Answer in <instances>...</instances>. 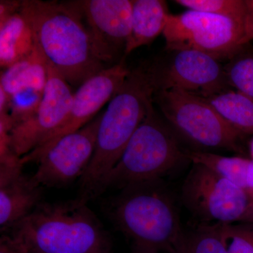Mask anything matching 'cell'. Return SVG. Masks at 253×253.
<instances>
[{
    "instance_id": "obj_15",
    "label": "cell",
    "mask_w": 253,
    "mask_h": 253,
    "mask_svg": "<svg viewBox=\"0 0 253 253\" xmlns=\"http://www.w3.org/2000/svg\"><path fill=\"white\" fill-rule=\"evenodd\" d=\"M167 2L163 0H134L131 34L124 59L134 50L149 45L164 31L168 16Z\"/></svg>"
},
{
    "instance_id": "obj_6",
    "label": "cell",
    "mask_w": 253,
    "mask_h": 253,
    "mask_svg": "<svg viewBox=\"0 0 253 253\" xmlns=\"http://www.w3.org/2000/svg\"><path fill=\"white\" fill-rule=\"evenodd\" d=\"M154 102L177 136L194 146L241 152L245 136L228 124L204 98L169 89L156 91Z\"/></svg>"
},
{
    "instance_id": "obj_23",
    "label": "cell",
    "mask_w": 253,
    "mask_h": 253,
    "mask_svg": "<svg viewBox=\"0 0 253 253\" xmlns=\"http://www.w3.org/2000/svg\"><path fill=\"white\" fill-rule=\"evenodd\" d=\"M216 224L228 253H253V224Z\"/></svg>"
},
{
    "instance_id": "obj_29",
    "label": "cell",
    "mask_w": 253,
    "mask_h": 253,
    "mask_svg": "<svg viewBox=\"0 0 253 253\" xmlns=\"http://www.w3.org/2000/svg\"><path fill=\"white\" fill-rule=\"evenodd\" d=\"M243 222L249 223V224H253V208L250 211L248 215L245 218L244 221Z\"/></svg>"
},
{
    "instance_id": "obj_10",
    "label": "cell",
    "mask_w": 253,
    "mask_h": 253,
    "mask_svg": "<svg viewBox=\"0 0 253 253\" xmlns=\"http://www.w3.org/2000/svg\"><path fill=\"white\" fill-rule=\"evenodd\" d=\"M133 1H70L81 14L95 54L109 67L125 60V50L131 34Z\"/></svg>"
},
{
    "instance_id": "obj_2",
    "label": "cell",
    "mask_w": 253,
    "mask_h": 253,
    "mask_svg": "<svg viewBox=\"0 0 253 253\" xmlns=\"http://www.w3.org/2000/svg\"><path fill=\"white\" fill-rule=\"evenodd\" d=\"M22 253H110L109 234L87 203H41L4 230Z\"/></svg>"
},
{
    "instance_id": "obj_24",
    "label": "cell",
    "mask_w": 253,
    "mask_h": 253,
    "mask_svg": "<svg viewBox=\"0 0 253 253\" xmlns=\"http://www.w3.org/2000/svg\"><path fill=\"white\" fill-rule=\"evenodd\" d=\"M43 95L44 91L28 89L10 96L9 116L13 127L26 122L36 114Z\"/></svg>"
},
{
    "instance_id": "obj_21",
    "label": "cell",
    "mask_w": 253,
    "mask_h": 253,
    "mask_svg": "<svg viewBox=\"0 0 253 253\" xmlns=\"http://www.w3.org/2000/svg\"><path fill=\"white\" fill-rule=\"evenodd\" d=\"M174 1L189 10L230 18L245 30L247 16L246 0H175Z\"/></svg>"
},
{
    "instance_id": "obj_12",
    "label": "cell",
    "mask_w": 253,
    "mask_h": 253,
    "mask_svg": "<svg viewBox=\"0 0 253 253\" xmlns=\"http://www.w3.org/2000/svg\"><path fill=\"white\" fill-rule=\"evenodd\" d=\"M103 113L78 131L63 136L40 159L30 178L38 187H61L81 179L96 146Z\"/></svg>"
},
{
    "instance_id": "obj_8",
    "label": "cell",
    "mask_w": 253,
    "mask_h": 253,
    "mask_svg": "<svg viewBox=\"0 0 253 253\" xmlns=\"http://www.w3.org/2000/svg\"><path fill=\"white\" fill-rule=\"evenodd\" d=\"M183 204L200 220L244 221L252 203L245 190L202 165L193 163L181 189Z\"/></svg>"
},
{
    "instance_id": "obj_19",
    "label": "cell",
    "mask_w": 253,
    "mask_h": 253,
    "mask_svg": "<svg viewBox=\"0 0 253 253\" xmlns=\"http://www.w3.org/2000/svg\"><path fill=\"white\" fill-rule=\"evenodd\" d=\"M188 161L208 168L247 192L253 161L242 157H227L204 151H186Z\"/></svg>"
},
{
    "instance_id": "obj_5",
    "label": "cell",
    "mask_w": 253,
    "mask_h": 253,
    "mask_svg": "<svg viewBox=\"0 0 253 253\" xmlns=\"http://www.w3.org/2000/svg\"><path fill=\"white\" fill-rule=\"evenodd\" d=\"M186 151L181 149L177 134L153 105L108 176L104 191L161 180L183 161H188Z\"/></svg>"
},
{
    "instance_id": "obj_1",
    "label": "cell",
    "mask_w": 253,
    "mask_h": 253,
    "mask_svg": "<svg viewBox=\"0 0 253 253\" xmlns=\"http://www.w3.org/2000/svg\"><path fill=\"white\" fill-rule=\"evenodd\" d=\"M156 92L149 61L130 70L103 113L94 154L80 179L78 199L87 203L104 192L105 181L153 106Z\"/></svg>"
},
{
    "instance_id": "obj_22",
    "label": "cell",
    "mask_w": 253,
    "mask_h": 253,
    "mask_svg": "<svg viewBox=\"0 0 253 253\" xmlns=\"http://www.w3.org/2000/svg\"><path fill=\"white\" fill-rule=\"evenodd\" d=\"M224 71L230 87L253 99V50L246 46L229 60Z\"/></svg>"
},
{
    "instance_id": "obj_31",
    "label": "cell",
    "mask_w": 253,
    "mask_h": 253,
    "mask_svg": "<svg viewBox=\"0 0 253 253\" xmlns=\"http://www.w3.org/2000/svg\"></svg>"
},
{
    "instance_id": "obj_26",
    "label": "cell",
    "mask_w": 253,
    "mask_h": 253,
    "mask_svg": "<svg viewBox=\"0 0 253 253\" xmlns=\"http://www.w3.org/2000/svg\"><path fill=\"white\" fill-rule=\"evenodd\" d=\"M247 16L245 25V38L246 42L253 41V0H246Z\"/></svg>"
},
{
    "instance_id": "obj_4",
    "label": "cell",
    "mask_w": 253,
    "mask_h": 253,
    "mask_svg": "<svg viewBox=\"0 0 253 253\" xmlns=\"http://www.w3.org/2000/svg\"><path fill=\"white\" fill-rule=\"evenodd\" d=\"M109 214L134 253H169L184 230L162 179L123 188L111 202Z\"/></svg>"
},
{
    "instance_id": "obj_3",
    "label": "cell",
    "mask_w": 253,
    "mask_h": 253,
    "mask_svg": "<svg viewBox=\"0 0 253 253\" xmlns=\"http://www.w3.org/2000/svg\"><path fill=\"white\" fill-rule=\"evenodd\" d=\"M20 13L36 48L68 84L81 86L109 68L95 54L80 13L68 2L23 0Z\"/></svg>"
},
{
    "instance_id": "obj_28",
    "label": "cell",
    "mask_w": 253,
    "mask_h": 253,
    "mask_svg": "<svg viewBox=\"0 0 253 253\" xmlns=\"http://www.w3.org/2000/svg\"><path fill=\"white\" fill-rule=\"evenodd\" d=\"M247 193L248 194H249L250 199H251V203H252V208H251V210H252L253 208V166L252 170H251V177H250L249 185V188H248Z\"/></svg>"
},
{
    "instance_id": "obj_27",
    "label": "cell",
    "mask_w": 253,
    "mask_h": 253,
    "mask_svg": "<svg viewBox=\"0 0 253 253\" xmlns=\"http://www.w3.org/2000/svg\"><path fill=\"white\" fill-rule=\"evenodd\" d=\"M0 253H22L18 251L14 244L5 235H2L0 241Z\"/></svg>"
},
{
    "instance_id": "obj_17",
    "label": "cell",
    "mask_w": 253,
    "mask_h": 253,
    "mask_svg": "<svg viewBox=\"0 0 253 253\" xmlns=\"http://www.w3.org/2000/svg\"><path fill=\"white\" fill-rule=\"evenodd\" d=\"M46 63L36 48L28 59L1 72L0 86L9 96L28 89L44 91L47 81Z\"/></svg>"
},
{
    "instance_id": "obj_30",
    "label": "cell",
    "mask_w": 253,
    "mask_h": 253,
    "mask_svg": "<svg viewBox=\"0 0 253 253\" xmlns=\"http://www.w3.org/2000/svg\"><path fill=\"white\" fill-rule=\"evenodd\" d=\"M250 153L251 155V160L253 161V138L250 143Z\"/></svg>"
},
{
    "instance_id": "obj_9",
    "label": "cell",
    "mask_w": 253,
    "mask_h": 253,
    "mask_svg": "<svg viewBox=\"0 0 253 253\" xmlns=\"http://www.w3.org/2000/svg\"><path fill=\"white\" fill-rule=\"evenodd\" d=\"M168 52L149 61L156 91L178 89L208 98L231 89L224 66L212 56L194 50Z\"/></svg>"
},
{
    "instance_id": "obj_13",
    "label": "cell",
    "mask_w": 253,
    "mask_h": 253,
    "mask_svg": "<svg viewBox=\"0 0 253 253\" xmlns=\"http://www.w3.org/2000/svg\"><path fill=\"white\" fill-rule=\"evenodd\" d=\"M46 67L47 81L39 109L10 132V146L20 158L36 149L63 124L72 105L74 94L67 82L49 63Z\"/></svg>"
},
{
    "instance_id": "obj_16",
    "label": "cell",
    "mask_w": 253,
    "mask_h": 253,
    "mask_svg": "<svg viewBox=\"0 0 253 253\" xmlns=\"http://www.w3.org/2000/svg\"><path fill=\"white\" fill-rule=\"evenodd\" d=\"M36 49L34 36L27 21L19 12L0 25V66L7 69L28 59Z\"/></svg>"
},
{
    "instance_id": "obj_20",
    "label": "cell",
    "mask_w": 253,
    "mask_h": 253,
    "mask_svg": "<svg viewBox=\"0 0 253 253\" xmlns=\"http://www.w3.org/2000/svg\"><path fill=\"white\" fill-rule=\"evenodd\" d=\"M169 253H228L217 224H200L184 229Z\"/></svg>"
},
{
    "instance_id": "obj_18",
    "label": "cell",
    "mask_w": 253,
    "mask_h": 253,
    "mask_svg": "<svg viewBox=\"0 0 253 253\" xmlns=\"http://www.w3.org/2000/svg\"><path fill=\"white\" fill-rule=\"evenodd\" d=\"M228 124L243 135H253V99L239 91L226 90L204 98Z\"/></svg>"
},
{
    "instance_id": "obj_14",
    "label": "cell",
    "mask_w": 253,
    "mask_h": 253,
    "mask_svg": "<svg viewBox=\"0 0 253 253\" xmlns=\"http://www.w3.org/2000/svg\"><path fill=\"white\" fill-rule=\"evenodd\" d=\"M21 163L0 166V226L4 231L41 203L42 188L23 175Z\"/></svg>"
},
{
    "instance_id": "obj_11",
    "label": "cell",
    "mask_w": 253,
    "mask_h": 253,
    "mask_svg": "<svg viewBox=\"0 0 253 253\" xmlns=\"http://www.w3.org/2000/svg\"><path fill=\"white\" fill-rule=\"evenodd\" d=\"M129 72L123 60L83 83L73 94L71 110L64 122L36 149L21 158L23 166L38 163L59 139L92 121L102 106L121 89Z\"/></svg>"
},
{
    "instance_id": "obj_7",
    "label": "cell",
    "mask_w": 253,
    "mask_h": 253,
    "mask_svg": "<svg viewBox=\"0 0 253 253\" xmlns=\"http://www.w3.org/2000/svg\"><path fill=\"white\" fill-rule=\"evenodd\" d=\"M163 35L167 51L194 50L219 61H229L248 44L244 28L239 23L194 10L169 14Z\"/></svg>"
},
{
    "instance_id": "obj_25",
    "label": "cell",
    "mask_w": 253,
    "mask_h": 253,
    "mask_svg": "<svg viewBox=\"0 0 253 253\" xmlns=\"http://www.w3.org/2000/svg\"><path fill=\"white\" fill-rule=\"evenodd\" d=\"M21 1L1 0L0 1V25L4 24L11 16L21 9Z\"/></svg>"
}]
</instances>
